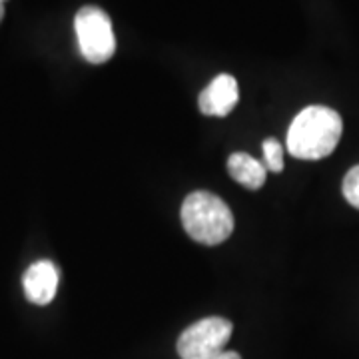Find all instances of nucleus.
I'll use <instances>...</instances> for the list:
<instances>
[{
    "label": "nucleus",
    "mask_w": 359,
    "mask_h": 359,
    "mask_svg": "<svg viewBox=\"0 0 359 359\" xmlns=\"http://www.w3.org/2000/svg\"><path fill=\"white\" fill-rule=\"evenodd\" d=\"M240 102L238 80L230 74L216 76L200 94L198 106L205 116H228Z\"/></svg>",
    "instance_id": "423d86ee"
},
{
    "label": "nucleus",
    "mask_w": 359,
    "mask_h": 359,
    "mask_svg": "<svg viewBox=\"0 0 359 359\" xmlns=\"http://www.w3.org/2000/svg\"><path fill=\"white\" fill-rule=\"evenodd\" d=\"M182 226L198 244L218 245L233 231V214L228 204L216 194L198 190L182 204Z\"/></svg>",
    "instance_id": "f03ea898"
},
{
    "label": "nucleus",
    "mask_w": 359,
    "mask_h": 359,
    "mask_svg": "<svg viewBox=\"0 0 359 359\" xmlns=\"http://www.w3.org/2000/svg\"><path fill=\"white\" fill-rule=\"evenodd\" d=\"M200 359H242L240 358V353H236V351H222L218 355H210V358H200Z\"/></svg>",
    "instance_id": "9d476101"
},
{
    "label": "nucleus",
    "mask_w": 359,
    "mask_h": 359,
    "mask_svg": "<svg viewBox=\"0 0 359 359\" xmlns=\"http://www.w3.org/2000/svg\"><path fill=\"white\" fill-rule=\"evenodd\" d=\"M233 325L226 318H204L186 327L178 337V355L182 359H200L226 351Z\"/></svg>",
    "instance_id": "20e7f679"
},
{
    "label": "nucleus",
    "mask_w": 359,
    "mask_h": 359,
    "mask_svg": "<svg viewBox=\"0 0 359 359\" xmlns=\"http://www.w3.org/2000/svg\"><path fill=\"white\" fill-rule=\"evenodd\" d=\"M264 166L276 174L283 170V146L276 138L264 140Z\"/></svg>",
    "instance_id": "6e6552de"
},
{
    "label": "nucleus",
    "mask_w": 359,
    "mask_h": 359,
    "mask_svg": "<svg viewBox=\"0 0 359 359\" xmlns=\"http://www.w3.org/2000/svg\"><path fill=\"white\" fill-rule=\"evenodd\" d=\"M228 172L231 178L248 190H259L268 178V170L264 166V162H259L245 152H233L228 158Z\"/></svg>",
    "instance_id": "0eeeda50"
},
{
    "label": "nucleus",
    "mask_w": 359,
    "mask_h": 359,
    "mask_svg": "<svg viewBox=\"0 0 359 359\" xmlns=\"http://www.w3.org/2000/svg\"><path fill=\"white\" fill-rule=\"evenodd\" d=\"M2 16H4V2L0 0V22H2Z\"/></svg>",
    "instance_id": "9b49d317"
},
{
    "label": "nucleus",
    "mask_w": 359,
    "mask_h": 359,
    "mask_svg": "<svg viewBox=\"0 0 359 359\" xmlns=\"http://www.w3.org/2000/svg\"><path fill=\"white\" fill-rule=\"evenodd\" d=\"M2 2H6V0H2Z\"/></svg>",
    "instance_id": "f8f14e48"
},
{
    "label": "nucleus",
    "mask_w": 359,
    "mask_h": 359,
    "mask_svg": "<svg viewBox=\"0 0 359 359\" xmlns=\"http://www.w3.org/2000/svg\"><path fill=\"white\" fill-rule=\"evenodd\" d=\"M58 283H60V269L50 259L34 262L22 276L26 299L36 306L50 304L58 292Z\"/></svg>",
    "instance_id": "39448f33"
},
{
    "label": "nucleus",
    "mask_w": 359,
    "mask_h": 359,
    "mask_svg": "<svg viewBox=\"0 0 359 359\" xmlns=\"http://www.w3.org/2000/svg\"><path fill=\"white\" fill-rule=\"evenodd\" d=\"M74 30L80 54L90 65H104L116 52L112 20L98 6H84L74 16Z\"/></svg>",
    "instance_id": "7ed1b4c3"
},
{
    "label": "nucleus",
    "mask_w": 359,
    "mask_h": 359,
    "mask_svg": "<svg viewBox=\"0 0 359 359\" xmlns=\"http://www.w3.org/2000/svg\"><path fill=\"white\" fill-rule=\"evenodd\" d=\"M344 196L349 204L359 210V166L351 168L344 178Z\"/></svg>",
    "instance_id": "1a4fd4ad"
},
{
    "label": "nucleus",
    "mask_w": 359,
    "mask_h": 359,
    "mask_svg": "<svg viewBox=\"0 0 359 359\" xmlns=\"http://www.w3.org/2000/svg\"><path fill=\"white\" fill-rule=\"evenodd\" d=\"M344 132L341 116L327 106H308L287 130V152L299 160H321L334 152Z\"/></svg>",
    "instance_id": "f257e3e1"
}]
</instances>
